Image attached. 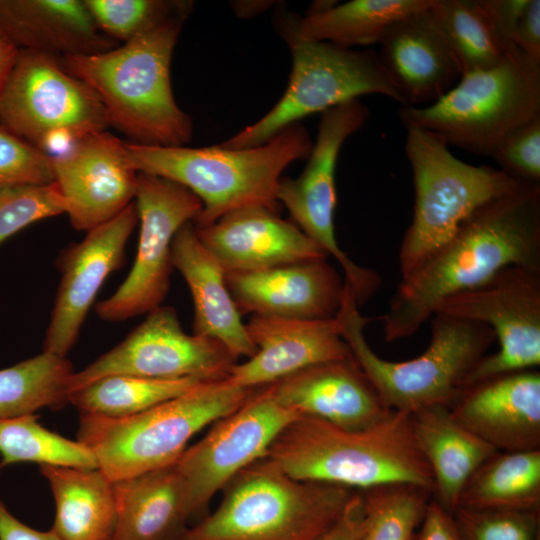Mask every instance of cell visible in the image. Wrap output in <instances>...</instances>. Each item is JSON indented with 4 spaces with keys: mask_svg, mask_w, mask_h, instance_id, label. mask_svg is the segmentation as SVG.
<instances>
[{
    "mask_svg": "<svg viewBox=\"0 0 540 540\" xmlns=\"http://www.w3.org/2000/svg\"><path fill=\"white\" fill-rule=\"evenodd\" d=\"M312 146L307 130L300 123L250 148L125 142L127 158L137 172L174 181L199 198L202 210L192 222L196 227L212 224L244 207L263 206L277 211L282 172L292 162L307 158Z\"/></svg>",
    "mask_w": 540,
    "mask_h": 540,
    "instance_id": "277c9868",
    "label": "cell"
},
{
    "mask_svg": "<svg viewBox=\"0 0 540 540\" xmlns=\"http://www.w3.org/2000/svg\"><path fill=\"white\" fill-rule=\"evenodd\" d=\"M407 159L414 184L413 218L399 248L401 278L447 242L478 208L520 183L490 166L458 159L438 135L407 129Z\"/></svg>",
    "mask_w": 540,
    "mask_h": 540,
    "instance_id": "9c48e42d",
    "label": "cell"
},
{
    "mask_svg": "<svg viewBox=\"0 0 540 540\" xmlns=\"http://www.w3.org/2000/svg\"><path fill=\"white\" fill-rule=\"evenodd\" d=\"M0 37L18 50L62 57L112 49L84 0H0Z\"/></svg>",
    "mask_w": 540,
    "mask_h": 540,
    "instance_id": "484cf974",
    "label": "cell"
},
{
    "mask_svg": "<svg viewBox=\"0 0 540 540\" xmlns=\"http://www.w3.org/2000/svg\"><path fill=\"white\" fill-rule=\"evenodd\" d=\"M172 265L186 281L194 305L193 333L222 343L235 357L256 352L226 282L225 271L198 238L192 222L172 242Z\"/></svg>",
    "mask_w": 540,
    "mask_h": 540,
    "instance_id": "d4e9b609",
    "label": "cell"
},
{
    "mask_svg": "<svg viewBox=\"0 0 540 540\" xmlns=\"http://www.w3.org/2000/svg\"><path fill=\"white\" fill-rule=\"evenodd\" d=\"M434 0H351L301 18L278 21L283 38L329 42L341 47L379 43L386 29L401 17L428 9Z\"/></svg>",
    "mask_w": 540,
    "mask_h": 540,
    "instance_id": "f546056e",
    "label": "cell"
},
{
    "mask_svg": "<svg viewBox=\"0 0 540 540\" xmlns=\"http://www.w3.org/2000/svg\"><path fill=\"white\" fill-rule=\"evenodd\" d=\"M457 508L540 510V449L493 454L469 478Z\"/></svg>",
    "mask_w": 540,
    "mask_h": 540,
    "instance_id": "4dcf8cb0",
    "label": "cell"
},
{
    "mask_svg": "<svg viewBox=\"0 0 540 540\" xmlns=\"http://www.w3.org/2000/svg\"><path fill=\"white\" fill-rule=\"evenodd\" d=\"M298 416L278 403L266 385L254 389L240 407L215 421L174 463L194 512L239 472L265 458L278 435Z\"/></svg>",
    "mask_w": 540,
    "mask_h": 540,
    "instance_id": "2e32d148",
    "label": "cell"
},
{
    "mask_svg": "<svg viewBox=\"0 0 540 540\" xmlns=\"http://www.w3.org/2000/svg\"><path fill=\"white\" fill-rule=\"evenodd\" d=\"M134 201L140 222L134 263L115 292L95 306L97 316L108 322L125 321L162 305L170 286L173 239L202 210L199 198L187 188L141 172Z\"/></svg>",
    "mask_w": 540,
    "mask_h": 540,
    "instance_id": "5bb4252c",
    "label": "cell"
},
{
    "mask_svg": "<svg viewBox=\"0 0 540 540\" xmlns=\"http://www.w3.org/2000/svg\"><path fill=\"white\" fill-rule=\"evenodd\" d=\"M236 360L219 341L186 333L175 308L161 305L147 313L119 344L74 372L69 390L71 394L110 375L221 380L227 378Z\"/></svg>",
    "mask_w": 540,
    "mask_h": 540,
    "instance_id": "9a60e30c",
    "label": "cell"
},
{
    "mask_svg": "<svg viewBox=\"0 0 540 540\" xmlns=\"http://www.w3.org/2000/svg\"><path fill=\"white\" fill-rule=\"evenodd\" d=\"M429 9L396 20L378 43L381 65L404 107L434 103L461 77Z\"/></svg>",
    "mask_w": 540,
    "mask_h": 540,
    "instance_id": "cb8c5ba5",
    "label": "cell"
},
{
    "mask_svg": "<svg viewBox=\"0 0 540 540\" xmlns=\"http://www.w3.org/2000/svg\"><path fill=\"white\" fill-rule=\"evenodd\" d=\"M116 525L112 540H176L194 512L175 465L114 482Z\"/></svg>",
    "mask_w": 540,
    "mask_h": 540,
    "instance_id": "4316f807",
    "label": "cell"
},
{
    "mask_svg": "<svg viewBox=\"0 0 540 540\" xmlns=\"http://www.w3.org/2000/svg\"><path fill=\"white\" fill-rule=\"evenodd\" d=\"M365 534V517L359 491L340 518L315 540H361Z\"/></svg>",
    "mask_w": 540,
    "mask_h": 540,
    "instance_id": "ee69618b",
    "label": "cell"
},
{
    "mask_svg": "<svg viewBox=\"0 0 540 540\" xmlns=\"http://www.w3.org/2000/svg\"><path fill=\"white\" fill-rule=\"evenodd\" d=\"M101 33L126 43L174 18H186L192 4L165 0H84Z\"/></svg>",
    "mask_w": 540,
    "mask_h": 540,
    "instance_id": "8d00e7d4",
    "label": "cell"
},
{
    "mask_svg": "<svg viewBox=\"0 0 540 540\" xmlns=\"http://www.w3.org/2000/svg\"><path fill=\"white\" fill-rule=\"evenodd\" d=\"M254 389L226 378L203 382L141 413L121 418L81 414L77 440L112 481L174 464L200 430L240 407Z\"/></svg>",
    "mask_w": 540,
    "mask_h": 540,
    "instance_id": "52a82bcc",
    "label": "cell"
},
{
    "mask_svg": "<svg viewBox=\"0 0 540 540\" xmlns=\"http://www.w3.org/2000/svg\"><path fill=\"white\" fill-rule=\"evenodd\" d=\"M359 306L345 284L335 319L352 356L392 411L412 414L431 406L449 407L495 341L493 331L484 324L434 314L426 350L406 361H389L367 342L364 328L369 319L360 314Z\"/></svg>",
    "mask_w": 540,
    "mask_h": 540,
    "instance_id": "5b68a950",
    "label": "cell"
},
{
    "mask_svg": "<svg viewBox=\"0 0 540 540\" xmlns=\"http://www.w3.org/2000/svg\"><path fill=\"white\" fill-rule=\"evenodd\" d=\"M65 213L55 182L0 187V245L29 225Z\"/></svg>",
    "mask_w": 540,
    "mask_h": 540,
    "instance_id": "74e56055",
    "label": "cell"
},
{
    "mask_svg": "<svg viewBox=\"0 0 540 540\" xmlns=\"http://www.w3.org/2000/svg\"><path fill=\"white\" fill-rule=\"evenodd\" d=\"M511 41L530 61L540 64V0H529Z\"/></svg>",
    "mask_w": 540,
    "mask_h": 540,
    "instance_id": "7bdbcfd3",
    "label": "cell"
},
{
    "mask_svg": "<svg viewBox=\"0 0 540 540\" xmlns=\"http://www.w3.org/2000/svg\"><path fill=\"white\" fill-rule=\"evenodd\" d=\"M282 406L351 429L373 425L392 410L353 356L315 364L268 385Z\"/></svg>",
    "mask_w": 540,
    "mask_h": 540,
    "instance_id": "603a6c76",
    "label": "cell"
},
{
    "mask_svg": "<svg viewBox=\"0 0 540 540\" xmlns=\"http://www.w3.org/2000/svg\"><path fill=\"white\" fill-rule=\"evenodd\" d=\"M449 410L460 424L497 451L540 449V372L536 369L469 385Z\"/></svg>",
    "mask_w": 540,
    "mask_h": 540,
    "instance_id": "ffe728a7",
    "label": "cell"
},
{
    "mask_svg": "<svg viewBox=\"0 0 540 540\" xmlns=\"http://www.w3.org/2000/svg\"><path fill=\"white\" fill-rule=\"evenodd\" d=\"M217 508L176 540H315L356 490L292 477L268 458L239 472Z\"/></svg>",
    "mask_w": 540,
    "mask_h": 540,
    "instance_id": "8992f818",
    "label": "cell"
},
{
    "mask_svg": "<svg viewBox=\"0 0 540 540\" xmlns=\"http://www.w3.org/2000/svg\"><path fill=\"white\" fill-rule=\"evenodd\" d=\"M410 417L416 443L433 477V498L453 513L469 478L498 451L460 424L447 406L427 407Z\"/></svg>",
    "mask_w": 540,
    "mask_h": 540,
    "instance_id": "83f0119b",
    "label": "cell"
},
{
    "mask_svg": "<svg viewBox=\"0 0 540 540\" xmlns=\"http://www.w3.org/2000/svg\"><path fill=\"white\" fill-rule=\"evenodd\" d=\"M17 54L18 49L0 37V100Z\"/></svg>",
    "mask_w": 540,
    "mask_h": 540,
    "instance_id": "7dc6e473",
    "label": "cell"
},
{
    "mask_svg": "<svg viewBox=\"0 0 540 540\" xmlns=\"http://www.w3.org/2000/svg\"><path fill=\"white\" fill-rule=\"evenodd\" d=\"M53 182L52 156L0 124V187Z\"/></svg>",
    "mask_w": 540,
    "mask_h": 540,
    "instance_id": "ab89813d",
    "label": "cell"
},
{
    "mask_svg": "<svg viewBox=\"0 0 540 540\" xmlns=\"http://www.w3.org/2000/svg\"><path fill=\"white\" fill-rule=\"evenodd\" d=\"M0 540H63L52 529L39 531L16 518L0 500Z\"/></svg>",
    "mask_w": 540,
    "mask_h": 540,
    "instance_id": "bcb514c9",
    "label": "cell"
},
{
    "mask_svg": "<svg viewBox=\"0 0 540 540\" xmlns=\"http://www.w3.org/2000/svg\"><path fill=\"white\" fill-rule=\"evenodd\" d=\"M364 540H414L433 493L409 483H388L359 491Z\"/></svg>",
    "mask_w": 540,
    "mask_h": 540,
    "instance_id": "d590c367",
    "label": "cell"
},
{
    "mask_svg": "<svg viewBox=\"0 0 540 540\" xmlns=\"http://www.w3.org/2000/svg\"><path fill=\"white\" fill-rule=\"evenodd\" d=\"M361 540H364L363 538Z\"/></svg>",
    "mask_w": 540,
    "mask_h": 540,
    "instance_id": "681fc988",
    "label": "cell"
},
{
    "mask_svg": "<svg viewBox=\"0 0 540 540\" xmlns=\"http://www.w3.org/2000/svg\"><path fill=\"white\" fill-rule=\"evenodd\" d=\"M0 456V470L17 463L98 468L87 447L46 429L35 414L0 418Z\"/></svg>",
    "mask_w": 540,
    "mask_h": 540,
    "instance_id": "e575fe53",
    "label": "cell"
},
{
    "mask_svg": "<svg viewBox=\"0 0 540 540\" xmlns=\"http://www.w3.org/2000/svg\"><path fill=\"white\" fill-rule=\"evenodd\" d=\"M490 157L515 181L540 184V116L510 132Z\"/></svg>",
    "mask_w": 540,
    "mask_h": 540,
    "instance_id": "60d3db41",
    "label": "cell"
},
{
    "mask_svg": "<svg viewBox=\"0 0 540 540\" xmlns=\"http://www.w3.org/2000/svg\"><path fill=\"white\" fill-rule=\"evenodd\" d=\"M429 10L461 76L494 67L519 50L499 38L478 0H434Z\"/></svg>",
    "mask_w": 540,
    "mask_h": 540,
    "instance_id": "1f68e13d",
    "label": "cell"
},
{
    "mask_svg": "<svg viewBox=\"0 0 540 540\" xmlns=\"http://www.w3.org/2000/svg\"><path fill=\"white\" fill-rule=\"evenodd\" d=\"M499 38L508 46L529 0H478Z\"/></svg>",
    "mask_w": 540,
    "mask_h": 540,
    "instance_id": "b9f144b4",
    "label": "cell"
},
{
    "mask_svg": "<svg viewBox=\"0 0 540 540\" xmlns=\"http://www.w3.org/2000/svg\"><path fill=\"white\" fill-rule=\"evenodd\" d=\"M53 493L52 530L63 540H112L116 525L114 482L99 468L41 465Z\"/></svg>",
    "mask_w": 540,
    "mask_h": 540,
    "instance_id": "f1b7e54d",
    "label": "cell"
},
{
    "mask_svg": "<svg viewBox=\"0 0 540 540\" xmlns=\"http://www.w3.org/2000/svg\"><path fill=\"white\" fill-rule=\"evenodd\" d=\"M246 325L256 352L227 380L246 389L274 383L309 366L352 356L335 318L306 320L253 315Z\"/></svg>",
    "mask_w": 540,
    "mask_h": 540,
    "instance_id": "44dd1931",
    "label": "cell"
},
{
    "mask_svg": "<svg viewBox=\"0 0 540 540\" xmlns=\"http://www.w3.org/2000/svg\"><path fill=\"white\" fill-rule=\"evenodd\" d=\"M185 19H171L106 51L60 57L63 67L96 93L109 127L124 133L128 142L184 146L192 137V120L177 105L170 79Z\"/></svg>",
    "mask_w": 540,
    "mask_h": 540,
    "instance_id": "3957f363",
    "label": "cell"
},
{
    "mask_svg": "<svg viewBox=\"0 0 540 540\" xmlns=\"http://www.w3.org/2000/svg\"><path fill=\"white\" fill-rule=\"evenodd\" d=\"M460 540H539L540 510H478L452 513Z\"/></svg>",
    "mask_w": 540,
    "mask_h": 540,
    "instance_id": "f35d334b",
    "label": "cell"
},
{
    "mask_svg": "<svg viewBox=\"0 0 540 540\" xmlns=\"http://www.w3.org/2000/svg\"><path fill=\"white\" fill-rule=\"evenodd\" d=\"M194 228L225 272L328 258L296 224L263 206L240 208L212 224Z\"/></svg>",
    "mask_w": 540,
    "mask_h": 540,
    "instance_id": "7402d4cb",
    "label": "cell"
},
{
    "mask_svg": "<svg viewBox=\"0 0 540 540\" xmlns=\"http://www.w3.org/2000/svg\"><path fill=\"white\" fill-rule=\"evenodd\" d=\"M74 372L67 357L46 351L0 369V418L62 407Z\"/></svg>",
    "mask_w": 540,
    "mask_h": 540,
    "instance_id": "d6a6232c",
    "label": "cell"
},
{
    "mask_svg": "<svg viewBox=\"0 0 540 540\" xmlns=\"http://www.w3.org/2000/svg\"><path fill=\"white\" fill-rule=\"evenodd\" d=\"M509 266L540 267V184L520 183L478 208L401 281L383 320L387 342L416 333L446 298Z\"/></svg>",
    "mask_w": 540,
    "mask_h": 540,
    "instance_id": "6da1fadb",
    "label": "cell"
},
{
    "mask_svg": "<svg viewBox=\"0 0 540 540\" xmlns=\"http://www.w3.org/2000/svg\"><path fill=\"white\" fill-rule=\"evenodd\" d=\"M51 156L54 182L75 230L88 232L134 201L138 172L127 158L125 142L107 130L86 135Z\"/></svg>",
    "mask_w": 540,
    "mask_h": 540,
    "instance_id": "ac0fdd59",
    "label": "cell"
},
{
    "mask_svg": "<svg viewBox=\"0 0 540 540\" xmlns=\"http://www.w3.org/2000/svg\"><path fill=\"white\" fill-rule=\"evenodd\" d=\"M414 540H417V534H416V537L414 538Z\"/></svg>",
    "mask_w": 540,
    "mask_h": 540,
    "instance_id": "c3c4849f",
    "label": "cell"
},
{
    "mask_svg": "<svg viewBox=\"0 0 540 540\" xmlns=\"http://www.w3.org/2000/svg\"><path fill=\"white\" fill-rule=\"evenodd\" d=\"M434 314L484 324L498 341V350L475 365L464 388L540 365V267H506L481 285L446 298Z\"/></svg>",
    "mask_w": 540,
    "mask_h": 540,
    "instance_id": "4fadbf2b",
    "label": "cell"
},
{
    "mask_svg": "<svg viewBox=\"0 0 540 540\" xmlns=\"http://www.w3.org/2000/svg\"><path fill=\"white\" fill-rule=\"evenodd\" d=\"M303 481L356 491L388 483L430 490L434 481L412 429L410 414L391 411L368 427L351 429L298 416L278 435L266 455Z\"/></svg>",
    "mask_w": 540,
    "mask_h": 540,
    "instance_id": "7a4b0ae2",
    "label": "cell"
},
{
    "mask_svg": "<svg viewBox=\"0 0 540 540\" xmlns=\"http://www.w3.org/2000/svg\"><path fill=\"white\" fill-rule=\"evenodd\" d=\"M137 223L133 201L116 217L60 252L56 260L60 281L42 351L67 357L103 283L123 266L126 245Z\"/></svg>",
    "mask_w": 540,
    "mask_h": 540,
    "instance_id": "e0dca14e",
    "label": "cell"
},
{
    "mask_svg": "<svg viewBox=\"0 0 540 540\" xmlns=\"http://www.w3.org/2000/svg\"><path fill=\"white\" fill-rule=\"evenodd\" d=\"M369 116L368 107L358 99L323 112L305 168L297 178H281L277 189V201L288 210L292 222L339 263L344 282L359 305L376 293L381 277L375 270L356 264L339 246L334 225L335 175L342 145Z\"/></svg>",
    "mask_w": 540,
    "mask_h": 540,
    "instance_id": "7c38bea8",
    "label": "cell"
},
{
    "mask_svg": "<svg viewBox=\"0 0 540 540\" xmlns=\"http://www.w3.org/2000/svg\"><path fill=\"white\" fill-rule=\"evenodd\" d=\"M284 39L292 55V70L284 94L259 120L219 145L234 149L259 146L307 116L323 113L362 95L380 94L404 107L403 98L377 53L329 42Z\"/></svg>",
    "mask_w": 540,
    "mask_h": 540,
    "instance_id": "30bf717a",
    "label": "cell"
},
{
    "mask_svg": "<svg viewBox=\"0 0 540 540\" xmlns=\"http://www.w3.org/2000/svg\"><path fill=\"white\" fill-rule=\"evenodd\" d=\"M0 124L48 154L109 127L96 93L60 57L31 50H18L0 100Z\"/></svg>",
    "mask_w": 540,
    "mask_h": 540,
    "instance_id": "8fae6325",
    "label": "cell"
},
{
    "mask_svg": "<svg viewBox=\"0 0 540 540\" xmlns=\"http://www.w3.org/2000/svg\"><path fill=\"white\" fill-rule=\"evenodd\" d=\"M417 540H460L452 513L435 498L429 502Z\"/></svg>",
    "mask_w": 540,
    "mask_h": 540,
    "instance_id": "f6af8a7d",
    "label": "cell"
},
{
    "mask_svg": "<svg viewBox=\"0 0 540 540\" xmlns=\"http://www.w3.org/2000/svg\"><path fill=\"white\" fill-rule=\"evenodd\" d=\"M398 116L406 129L490 157L510 132L540 116V64L517 50L494 67L462 75L432 104L401 107Z\"/></svg>",
    "mask_w": 540,
    "mask_h": 540,
    "instance_id": "ba28073f",
    "label": "cell"
},
{
    "mask_svg": "<svg viewBox=\"0 0 540 540\" xmlns=\"http://www.w3.org/2000/svg\"><path fill=\"white\" fill-rule=\"evenodd\" d=\"M206 381L199 378L153 379L110 375L72 392L68 403L81 414L121 418L141 413Z\"/></svg>",
    "mask_w": 540,
    "mask_h": 540,
    "instance_id": "836d02e7",
    "label": "cell"
},
{
    "mask_svg": "<svg viewBox=\"0 0 540 540\" xmlns=\"http://www.w3.org/2000/svg\"><path fill=\"white\" fill-rule=\"evenodd\" d=\"M241 314L306 320L336 317L345 282L327 259L225 272Z\"/></svg>",
    "mask_w": 540,
    "mask_h": 540,
    "instance_id": "d6986e66",
    "label": "cell"
}]
</instances>
